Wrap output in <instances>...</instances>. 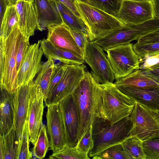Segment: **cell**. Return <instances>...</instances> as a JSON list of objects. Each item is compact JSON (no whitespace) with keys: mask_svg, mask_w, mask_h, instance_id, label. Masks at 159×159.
Segmentation results:
<instances>
[{"mask_svg":"<svg viewBox=\"0 0 159 159\" xmlns=\"http://www.w3.org/2000/svg\"><path fill=\"white\" fill-rule=\"evenodd\" d=\"M132 126L130 116L113 124L101 117H96L93 124V145L89 157L92 158L109 147L122 144L131 136Z\"/></svg>","mask_w":159,"mask_h":159,"instance_id":"cell-2","label":"cell"},{"mask_svg":"<svg viewBox=\"0 0 159 159\" xmlns=\"http://www.w3.org/2000/svg\"><path fill=\"white\" fill-rule=\"evenodd\" d=\"M64 123L67 144L75 147L78 142L79 116L72 93L58 103Z\"/></svg>","mask_w":159,"mask_h":159,"instance_id":"cell-13","label":"cell"},{"mask_svg":"<svg viewBox=\"0 0 159 159\" xmlns=\"http://www.w3.org/2000/svg\"><path fill=\"white\" fill-rule=\"evenodd\" d=\"M145 159H159V136L143 142Z\"/></svg>","mask_w":159,"mask_h":159,"instance_id":"cell-35","label":"cell"},{"mask_svg":"<svg viewBox=\"0 0 159 159\" xmlns=\"http://www.w3.org/2000/svg\"><path fill=\"white\" fill-rule=\"evenodd\" d=\"M93 159H130L125 151L122 144L115 145L107 148Z\"/></svg>","mask_w":159,"mask_h":159,"instance_id":"cell-34","label":"cell"},{"mask_svg":"<svg viewBox=\"0 0 159 159\" xmlns=\"http://www.w3.org/2000/svg\"><path fill=\"white\" fill-rule=\"evenodd\" d=\"M39 40L37 43L30 45L27 50L17 73L18 88L33 81L42 67L41 59L43 52Z\"/></svg>","mask_w":159,"mask_h":159,"instance_id":"cell-14","label":"cell"},{"mask_svg":"<svg viewBox=\"0 0 159 159\" xmlns=\"http://www.w3.org/2000/svg\"><path fill=\"white\" fill-rule=\"evenodd\" d=\"M131 43L106 49L107 57L117 80L140 69V60Z\"/></svg>","mask_w":159,"mask_h":159,"instance_id":"cell-7","label":"cell"},{"mask_svg":"<svg viewBox=\"0 0 159 159\" xmlns=\"http://www.w3.org/2000/svg\"><path fill=\"white\" fill-rule=\"evenodd\" d=\"M116 16L122 0H80Z\"/></svg>","mask_w":159,"mask_h":159,"instance_id":"cell-31","label":"cell"},{"mask_svg":"<svg viewBox=\"0 0 159 159\" xmlns=\"http://www.w3.org/2000/svg\"><path fill=\"white\" fill-rule=\"evenodd\" d=\"M103 50L94 41H89L84 61L91 68V73L100 84L113 83L115 79L114 73Z\"/></svg>","mask_w":159,"mask_h":159,"instance_id":"cell-10","label":"cell"},{"mask_svg":"<svg viewBox=\"0 0 159 159\" xmlns=\"http://www.w3.org/2000/svg\"><path fill=\"white\" fill-rule=\"evenodd\" d=\"M139 43L159 42V28L140 37L137 40Z\"/></svg>","mask_w":159,"mask_h":159,"instance_id":"cell-40","label":"cell"},{"mask_svg":"<svg viewBox=\"0 0 159 159\" xmlns=\"http://www.w3.org/2000/svg\"><path fill=\"white\" fill-rule=\"evenodd\" d=\"M38 25L37 30L42 31L50 26L63 23L54 1L34 0Z\"/></svg>","mask_w":159,"mask_h":159,"instance_id":"cell-20","label":"cell"},{"mask_svg":"<svg viewBox=\"0 0 159 159\" xmlns=\"http://www.w3.org/2000/svg\"><path fill=\"white\" fill-rule=\"evenodd\" d=\"M21 34L17 22L5 39H0V88L11 93L18 88L16 55Z\"/></svg>","mask_w":159,"mask_h":159,"instance_id":"cell-3","label":"cell"},{"mask_svg":"<svg viewBox=\"0 0 159 159\" xmlns=\"http://www.w3.org/2000/svg\"><path fill=\"white\" fill-rule=\"evenodd\" d=\"M133 48L139 58L146 59L148 57L159 54V42L148 43H136Z\"/></svg>","mask_w":159,"mask_h":159,"instance_id":"cell-33","label":"cell"},{"mask_svg":"<svg viewBox=\"0 0 159 159\" xmlns=\"http://www.w3.org/2000/svg\"><path fill=\"white\" fill-rule=\"evenodd\" d=\"M73 93L79 116L78 143L87 132L92 131L95 118L101 116L100 84L92 73L85 70L83 78Z\"/></svg>","mask_w":159,"mask_h":159,"instance_id":"cell-1","label":"cell"},{"mask_svg":"<svg viewBox=\"0 0 159 159\" xmlns=\"http://www.w3.org/2000/svg\"><path fill=\"white\" fill-rule=\"evenodd\" d=\"M19 16L15 5H8L0 23V39H5L10 34Z\"/></svg>","mask_w":159,"mask_h":159,"instance_id":"cell-27","label":"cell"},{"mask_svg":"<svg viewBox=\"0 0 159 159\" xmlns=\"http://www.w3.org/2000/svg\"><path fill=\"white\" fill-rule=\"evenodd\" d=\"M63 4L70 9L76 16L80 18V16L75 4V0H56Z\"/></svg>","mask_w":159,"mask_h":159,"instance_id":"cell-42","label":"cell"},{"mask_svg":"<svg viewBox=\"0 0 159 159\" xmlns=\"http://www.w3.org/2000/svg\"><path fill=\"white\" fill-rule=\"evenodd\" d=\"M130 159H145L143 142L135 136H130L122 143Z\"/></svg>","mask_w":159,"mask_h":159,"instance_id":"cell-28","label":"cell"},{"mask_svg":"<svg viewBox=\"0 0 159 159\" xmlns=\"http://www.w3.org/2000/svg\"><path fill=\"white\" fill-rule=\"evenodd\" d=\"M40 46L43 54L48 59L57 60L67 64L81 65L84 60L73 53L57 47L47 39L40 40Z\"/></svg>","mask_w":159,"mask_h":159,"instance_id":"cell-22","label":"cell"},{"mask_svg":"<svg viewBox=\"0 0 159 159\" xmlns=\"http://www.w3.org/2000/svg\"><path fill=\"white\" fill-rule=\"evenodd\" d=\"M71 33L77 45L82 51L84 57L86 49L89 41L87 32L70 30Z\"/></svg>","mask_w":159,"mask_h":159,"instance_id":"cell-37","label":"cell"},{"mask_svg":"<svg viewBox=\"0 0 159 159\" xmlns=\"http://www.w3.org/2000/svg\"><path fill=\"white\" fill-rule=\"evenodd\" d=\"M54 2L64 23L70 30L87 32L86 26L80 18L76 16L63 4L56 0Z\"/></svg>","mask_w":159,"mask_h":159,"instance_id":"cell-26","label":"cell"},{"mask_svg":"<svg viewBox=\"0 0 159 159\" xmlns=\"http://www.w3.org/2000/svg\"><path fill=\"white\" fill-rule=\"evenodd\" d=\"M75 4L86 26L90 41L103 37L125 25L116 16L80 0H75Z\"/></svg>","mask_w":159,"mask_h":159,"instance_id":"cell-4","label":"cell"},{"mask_svg":"<svg viewBox=\"0 0 159 159\" xmlns=\"http://www.w3.org/2000/svg\"><path fill=\"white\" fill-rule=\"evenodd\" d=\"M50 0L52 1H54V0Z\"/></svg>","mask_w":159,"mask_h":159,"instance_id":"cell-48","label":"cell"},{"mask_svg":"<svg viewBox=\"0 0 159 159\" xmlns=\"http://www.w3.org/2000/svg\"><path fill=\"white\" fill-rule=\"evenodd\" d=\"M86 68L84 64L66 65L59 83L50 96L44 101L46 105L58 103L72 94L83 78Z\"/></svg>","mask_w":159,"mask_h":159,"instance_id":"cell-8","label":"cell"},{"mask_svg":"<svg viewBox=\"0 0 159 159\" xmlns=\"http://www.w3.org/2000/svg\"><path fill=\"white\" fill-rule=\"evenodd\" d=\"M130 117L132 122L131 136L142 142L159 136V111L136 102Z\"/></svg>","mask_w":159,"mask_h":159,"instance_id":"cell-6","label":"cell"},{"mask_svg":"<svg viewBox=\"0 0 159 159\" xmlns=\"http://www.w3.org/2000/svg\"><path fill=\"white\" fill-rule=\"evenodd\" d=\"M116 86H130L141 88L159 87V83L143 73L137 70L126 77L117 80Z\"/></svg>","mask_w":159,"mask_h":159,"instance_id":"cell-23","label":"cell"},{"mask_svg":"<svg viewBox=\"0 0 159 159\" xmlns=\"http://www.w3.org/2000/svg\"><path fill=\"white\" fill-rule=\"evenodd\" d=\"M47 107V132L50 149L54 152L67 145L65 129L58 103Z\"/></svg>","mask_w":159,"mask_h":159,"instance_id":"cell-12","label":"cell"},{"mask_svg":"<svg viewBox=\"0 0 159 159\" xmlns=\"http://www.w3.org/2000/svg\"><path fill=\"white\" fill-rule=\"evenodd\" d=\"M101 117L113 124L130 116L136 101L120 91L113 83L100 84Z\"/></svg>","mask_w":159,"mask_h":159,"instance_id":"cell-5","label":"cell"},{"mask_svg":"<svg viewBox=\"0 0 159 159\" xmlns=\"http://www.w3.org/2000/svg\"><path fill=\"white\" fill-rule=\"evenodd\" d=\"M58 65L55 64L54 60L48 59L43 64L41 70L34 80L41 88L44 101L47 97L49 85Z\"/></svg>","mask_w":159,"mask_h":159,"instance_id":"cell-25","label":"cell"},{"mask_svg":"<svg viewBox=\"0 0 159 159\" xmlns=\"http://www.w3.org/2000/svg\"><path fill=\"white\" fill-rule=\"evenodd\" d=\"M93 145L92 131L87 132L76 146L80 152L89 154Z\"/></svg>","mask_w":159,"mask_h":159,"instance_id":"cell-38","label":"cell"},{"mask_svg":"<svg viewBox=\"0 0 159 159\" xmlns=\"http://www.w3.org/2000/svg\"><path fill=\"white\" fill-rule=\"evenodd\" d=\"M30 45L29 38L22 34L16 55V67L17 73Z\"/></svg>","mask_w":159,"mask_h":159,"instance_id":"cell-36","label":"cell"},{"mask_svg":"<svg viewBox=\"0 0 159 159\" xmlns=\"http://www.w3.org/2000/svg\"><path fill=\"white\" fill-rule=\"evenodd\" d=\"M19 141L14 126L7 134L0 135V159H16Z\"/></svg>","mask_w":159,"mask_h":159,"instance_id":"cell-24","label":"cell"},{"mask_svg":"<svg viewBox=\"0 0 159 159\" xmlns=\"http://www.w3.org/2000/svg\"><path fill=\"white\" fill-rule=\"evenodd\" d=\"M19 16L18 24L21 33L30 38L37 30L38 21L34 1H19L15 5Z\"/></svg>","mask_w":159,"mask_h":159,"instance_id":"cell-17","label":"cell"},{"mask_svg":"<svg viewBox=\"0 0 159 159\" xmlns=\"http://www.w3.org/2000/svg\"><path fill=\"white\" fill-rule=\"evenodd\" d=\"M13 93L1 89L0 135L7 134L14 125Z\"/></svg>","mask_w":159,"mask_h":159,"instance_id":"cell-21","label":"cell"},{"mask_svg":"<svg viewBox=\"0 0 159 159\" xmlns=\"http://www.w3.org/2000/svg\"><path fill=\"white\" fill-rule=\"evenodd\" d=\"M34 145L33 155L38 159L44 158L50 147L47 128L45 125H42L38 139Z\"/></svg>","mask_w":159,"mask_h":159,"instance_id":"cell-29","label":"cell"},{"mask_svg":"<svg viewBox=\"0 0 159 159\" xmlns=\"http://www.w3.org/2000/svg\"><path fill=\"white\" fill-rule=\"evenodd\" d=\"M126 25H136L155 18L151 1L140 0H122L116 16Z\"/></svg>","mask_w":159,"mask_h":159,"instance_id":"cell-11","label":"cell"},{"mask_svg":"<svg viewBox=\"0 0 159 159\" xmlns=\"http://www.w3.org/2000/svg\"><path fill=\"white\" fill-rule=\"evenodd\" d=\"M9 5H15L16 3L19 1H34V0H7Z\"/></svg>","mask_w":159,"mask_h":159,"instance_id":"cell-45","label":"cell"},{"mask_svg":"<svg viewBox=\"0 0 159 159\" xmlns=\"http://www.w3.org/2000/svg\"><path fill=\"white\" fill-rule=\"evenodd\" d=\"M116 87L136 102L159 111V87L141 88L125 86Z\"/></svg>","mask_w":159,"mask_h":159,"instance_id":"cell-19","label":"cell"},{"mask_svg":"<svg viewBox=\"0 0 159 159\" xmlns=\"http://www.w3.org/2000/svg\"><path fill=\"white\" fill-rule=\"evenodd\" d=\"M50 159H89V154L80 152L76 146L70 147L67 145L62 149L53 152L49 156Z\"/></svg>","mask_w":159,"mask_h":159,"instance_id":"cell-32","label":"cell"},{"mask_svg":"<svg viewBox=\"0 0 159 159\" xmlns=\"http://www.w3.org/2000/svg\"><path fill=\"white\" fill-rule=\"evenodd\" d=\"M67 64L62 63L58 65L49 85L46 99L50 96L59 83Z\"/></svg>","mask_w":159,"mask_h":159,"instance_id":"cell-39","label":"cell"},{"mask_svg":"<svg viewBox=\"0 0 159 159\" xmlns=\"http://www.w3.org/2000/svg\"><path fill=\"white\" fill-rule=\"evenodd\" d=\"M159 66V60L158 61V62L155 65H153L151 66H150L149 67H154L156 66Z\"/></svg>","mask_w":159,"mask_h":159,"instance_id":"cell-46","label":"cell"},{"mask_svg":"<svg viewBox=\"0 0 159 159\" xmlns=\"http://www.w3.org/2000/svg\"><path fill=\"white\" fill-rule=\"evenodd\" d=\"M143 0V1H151L152 0Z\"/></svg>","mask_w":159,"mask_h":159,"instance_id":"cell-47","label":"cell"},{"mask_svg":"<svg viewBox=\"0 0 159 159\" xmlns=\"http://www.w3.org/2000/svg\"><path fill=\"white\" fill-rule=\"evenodd\" d=\"M27 119L28 121L30 141L33 145L38 139L43 125L44 96L39 85L34 81L30 83Z\"/></svg>","mask_w":159,"mask_h":159,"instance_id":"cell-9","label":"cell"},{"mask_svg":"<svg viewBox=\"0 0 159 159\" xmlns=\"http://www.w3.org/2000/svg\"><path fill=\"white\" fill-rule=\"evenodd\" d=\"M138 25H126L94 41L103 50L130 43L140 37Z\"/></svg>","mask_w":159,"mask_h":159,"instance_id":"cell-15","label":"cell"},{"mask_svg":"<svg viewBox=\"0 0 159 159\" xmlns=\"http://www.w3.org/2000/svg\"><path fill=\"white\" fill-rule=\"evenodd\" d=\"M139 69L159 83V66Z\"/></svg>","mask_w":159,"mask_h":159,"instance_id":"cell-41","label":"cell"},{"mask_svg":"<svg viewBox=\"0 0 159 159\" xmlns=\"http://www.w3.org/2000/svg\"><path fill=\"white\" fill-rule=\"evenodd\" d=\"M48 29L47 39L52 44L84 59L83 54L76 43L70 28L64 23L50 26Z\"/></svg>","mask_w":159,"mask_h":159,"instance_id":"cell-16","label":"cell"},{"mask_svg":"<svg viewBox=\"0 0 159 159\" xmlns=\"http://www.w3.org/2000/svg\"><path fill=\"white\" fill-rule=\"evenodd\" d=\"M0 20L1 22L6 12L7 7L9 5L7 0H0Z\"/></svg>","mask_w":159,"mask_h":159,"instance_id":"cell-43","label":"cell"},{"mask_svg":"<svg viewBox=\"0 0 159 159\" xmlns=\"http://www.w3.org/2000/svg\"><path fill=\"white\" fill-rule=\"evenodd\" d=\"M30 83L19 87L13 93L14 125L19 137L27 120Z\"/></svg>","mask_w":159,"mask_h":159,"instance_id":"cell-18","label":"cell"},{"mask_svg":"<svg viewBox=\"0 0 159 159\" xmlns=\"http://www.w3.org/2000/svg\"><path fill=\"white\" fill-rule=\"evenodd\" d=\"M30 136L28 121L26 120L21 135L19 137L18 147L16 159H30L33 154L29 150Z\"/></svg>","mask_w":159,"mask_h":159,"instance_id":"cell-30","label":"cell"},{"mask_svg":"<svg viewBox=\"0 0 159 159\" xmlns=\"http://www.w3.org/2000/svg\"><path fill=\"white\" fill-rule=\"evenodd\" d=\"M155 17L159 18V0H152L151 1Z\"/></svg>","mask_w":159,"mask_h":159,"instance_id":"cell-44","label":"cell"}]
</instances>
